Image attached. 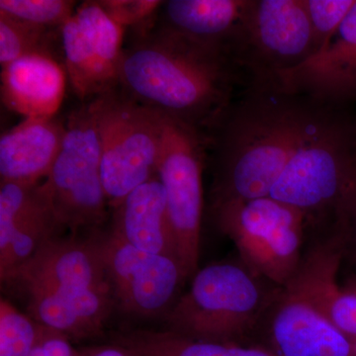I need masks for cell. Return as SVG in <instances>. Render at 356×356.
Returning <instances> with one entry per match:
<instances>
[{"label": "cell", "mask_w": 356, "mask_h": 356, "mask_svg": "<svg viewBox=\"0 0 356 356\" xmlns=\"http://www.w3.org/2000/svg\"><path fill=\"white\" fill-rule=\"evenodd\" d=\"M331 106L275 84L248 86L207 135L214 161L212 207L268 197Z\"/></svg>", "instance_id": "obj_1"}, {"label": "cell", "mask_w": 356, "mask_h": 356, "mask_svg": "<svg viewBox=\"0 0 356 356\" xmlns=\"http://www.w3.org/2000/svg\"><path fill=\"white\" fill-rule=\"evenodd\" d=\"M124 47L118 88L131 99L208 135L242 74L229 54L151 23Z\"/></svg>", "instance_id": "obj_2"}, {"label": "cell", "mask_w": 356, "mask_h": 356, "mask_svg": "<svg viewBox=\"0 0 356 356\" xmlns=\"http://www.w3.org/2000/svg\"><path fill=\"white\" fill-rule=\"evenodd\" d=\"M3 283L22 292L33 320L70 341L99 336L116 304L95 232L51 238Z\"/></svg>", "instance_id": "obj_3"}, {"label": "cell", "mask_w": 356, "mask_h": 356, "mask_svg": "<svg viewBox=\"0 0 356 356\" xmlns=\"http://www.w3.org/2000/svg\"><path fill=\"white\" fill-rule=\"evenodd\" d=\"M356 194V114L332 106L297 149L269 197L327 229L348 216Z\"/></svg>", "instance_id": "obj_4"}, {"label": "cell", "mask_w": 356, "mask_h": 356, "mask_svg": "<svg viewBox=\"0 0 356 356\" xmlns=\"http://www.w3.org/2000/svg\"><path fill=\"white\" fill-rule=\"evenodd\" d=\"M281 288L241 262L198 269L163 316L168 331L195 341L243 344L262 329Z\"/></svg>", "instance_id": "obj_5"}, {"label": "cell", "mask_w": 356, "mask_h": 356, "mask_svg": "<svg viewBox=\"0 0 356 356\" xmlns=\"http://www.w3.org/2000/svg\"><path fill=\"white\" fill-rule=\"evenodd\" d=\"M102 149V179L109 207L158 177L165 115L117 88L90 100Z\"/></svg>", "instance_id": "obj_6"}, {"label": "cell", "mask_w": 356, "mask_h": 356, "mask_svg": "<svg viewBox=\"0 0 356 356\" xmlns=\"http://www.w3.org/2000/svg\"><path fill=\"white\" fill-rule=\"evenodd\" d=\"M218 228L252 273L285 287L303 259V213L271 197L229 201L212 207Z\"/></svg>", "instance_id": "obj_7"}, {"label": "cell", "mask_w": 356, "mask_h": 356, "mask_svg": "<svg viewBox=\"0 0 356 356\" xmlns=\"http://www.w3.org/2000/svg\"><path fill=\"white\" fill-rule=\"evenodd\" d=\"M64 142L42 188L58 226L72 235L91 233L109 207L102 179V149L90 102L74 110L65 123Z\"/></svg>", "instance_id": "obj_8"}, {"label": "cell", "mask_w": 356, "mask_h": 356, "mask_svg": "<svg viewBox=\"0 0 356 356\" xmlns=\"http://www.w3.org/2000/svg\"><path fill=\"white\" fill-rule=\"evenodd\" d=\"M228 51L248 86L303 64L316 51L304 0H250Z\"/></svg>", "instance_id": "obj_9"}, {"label": "cell", "mask_w": 356, "mask_h": 356, "mask_svg": "<svg viewBox=\"0 0 356 356\" xmlns=\"http://www.w3.org/2000/svg\"><path fill=\"white\" fill-rule=\"evenodd\" d=\"M165 117L158 177L165 188L166 215L175 252L188 278L199 269L207 136Z\"/></svg>", "instance_id": "obj_10"}, {"label": "cell", "mask_w": 356, "mask_h": 356, "mask_svg": "<svg viewBox=\"0 0 356 356\" xmlns=\"http://www.w3.org/2000/svg\"><path fill=\"white\" fill-rule=\"evenodd\" d=\"M125 27L99 1H86L63 25L64 67L77 97L90 102L119 86Z\"/></svg>", "instance_id": "obj_11"}, {"label": "cell", "mask_w": 356, "mask_h": 356, "mask_svg": "<svg viewBox=\"0 0 356 356\" xmlns=\"http://www.w3.org/2000/svg\"><path fill=\"white\" fill-rule=\"evenodd\" d=\"M115 302L139 317L165 316L177 298L185 275L177 259L152 254L124 242L111 232H95Z\"/></svg>", "instance_id": "obj_12"}, {"label": "cell", "mask_w": 356, "mask_h": 356, "mask_svg": "<svg viewBox=\"0 0 356 356\" xmlns=\"http://www.w3.org/2000/svg\"><path fill=\"white\" fill-rule=\"evenodd\" d=\"M348 241V229L343 224L325 229V235L304 252L298 271L285 287L308 301L348 339L356 341V281L343 286L337 280Z\"/></svg>", "instance_id": "obj_13"}, {"label": "cell", "mask_w": 356, "mask_h": 356, "mask_svg": "<svg viewBox=\"0 0 356 356\" xmlns=\"http://www.w3.org/2000/svg\"><path fill=\"white\" fill-rule=\"evenodd\" d=\"M277 88L323 104L356 102V1L330 43L303 64L274 77Z\"/></svg>", "instance_id": "obj_14"}, {"label": "cell", "mask_w": 356, "mask_h": 356, "mask_svg": "<svg viewBox=\"0 0 356 356\" xmlns=\"http://www.w3.org/2000/svg\"><path fill=\"white\" fill-rule=\"evenodd\" d=\"M39 184L1 182L0 187V278L1 282L60 231Z\"/></svg>", "instance_id": "obj_15"}, {"label": "cell", "mask_w": 356, "mask_h": 356, "mask_svg": "<svg viewBox=\"0 0 356 356\" xmlns=\"http://www.w3.org/2000/svg\"><path fill=\"white\" fill-rule=\"evenodd\" d=\"M270 348L280 356H356L353 341L292 290L281 288L267 314Z\"/></svg>", "instance_id": "obj_16"}, {"label": "cell", "mask_w": 356, "mask_h": 356, "mask_svg": "<svg viewBox=\"0 0 356 356\" xmlns=\"http://www.w3.org/2000/svg\"><path fill=\"white\" fill-rule=\"evenodd\" d=\"M67 76L57 58L25 56L1 69L2 102L26 119L55 117L64 100Z\"/></svg>", "instance_id": "obj_17"}, {"label": "cell", "mask_w": 356, "mask_h": 356, "mask_svg": "<svg viewBox=\"0 0 356 356\" xmlns=\"http://www.w3.org/2000/svg\"><path fill=\"white\" fill-rule=\"evenodd\" d=\"M65 124L56 117L28 118L0 139L1 182L39 184L46 178L64 142Z\"/></svg>", "instance_id": "obj_18"}, {"label": "cell", "mask_w": 356, "mask_h": 356, "mask_svg": "<svg viewBox=\"0 0 356 356\" xmlns=\"http://www.w3.org/2000/svg\"><path fill=\"white\" fill-rule=\"evenodd\" d=\"M250 4V0H170L163 1L154 23L229 54Z\"/></svg>", "instance_id": "obj_19"}, {"label": "cell", "mask_w": 356, "mask_h": 356, "mask_svg": "<svg viewBox=\"0 0 356 356\" xmlns=\"http://www.w3.org/2000/svg\"><path fill=\"white\" fill-rule=\"evenodd\" d=\"M110 232L136 248L178 261L166 215L165 188L158 177L140 185L114 208Z\"/></svg>", "instance_id": "obj_20"}, {"label": "cell", "mask_w": 356, "mask_h": 356, "mask_svg": "<svg viewBox=\"0 0 356 356\" xmlns=\"http://www.w3.org/2000/svg\"><path fill=\"white\" fill-rule=\"evenodd\" d=\"M114 343L139 356H280L267 348L195 341L168 330L126 332Z\"/></svg>", "instance_id": "obj_21"}, {"label": "cell", "mask_w": 356, "mask_h": 356, "mask_svg": "<svg viewBox=\"0 0 356 356\" xmlns=\"http://www.w3.org/2000/svg\"><path fill=\"white\" fill-rule=\"evenodd\" d=\"M62 28L31 24L0 13V64L2 67L18 58L42 54L57 58L56 44Z\"/></svg>", "instance_id": "obj_22"}, {"label": "cell", "mask_w": 356, "mask_h": 356, "mask_svg": "<svg viewBox=\"0 0 356 356\" xmlns=\"http://www.w3.org/2000/svg\"><path fill=\"white\" fill-rule=\"evenodd\" d=\"M41 325L7 300L0 301V356H29L38 341Z\"/></svg>", "instance_id": "obj_23"}, {"label": "cell", "mask_w": 356, "mask_h": 356, "mask_svg": "<svg viewBox=\"0 0 356 356\" xmlns=\"http://www.w3.org/2000/svg\"><path fill=\"white\" fill-rule=\"evenodd\" d=\"M76 9V2L67 0H0V13L49 28H62Z\"/></svg>", "instance_id": "obj_24"}, {"label": "cell", "mask_w": 356, "mask_h": 356, "mask_svg": "<svg viewBox=\"0 0 356 356\" xmlns=\"http://www.w3.org/2000/svg\"><path fill=\"white\" fill-rule=\"evenodd\" d=\"M356 0H304L315 42V55L330 43Z\"/></svg>", "instance_id": "obj_25"}, {"label": "cell", "mask_w": 356, "mask_h": 356, "mask_svg": "<svg viewBox=\"0 0 356 356\" xmlns=\"http://www.w3.org/2000/svg\"><path fill=\"white\" fill-rule=\"evenodd\" d=\"M107 14L117 23L127 26H138L151 19L163 1L156 0H108L99 1Z\"/></svg>", "instance_id": "obj_26"}, {"label": "cell", "mask_w": 356, "mask_h": 356, "mask_svg": "<svg viewBox=\"0 0 356 356\" xmlns=\"http://www.w3.org/2000/svg\"><path fill=\"white\" fill-rule=\"evenodd\" d=\"M41 325V324H40ZM29 356H79L70 339L62 332L41 325L38 341Z\"/></svg>", "instance_id": "obj_27"}, {"label": "cell", "mask_w": 356, "mask_h": 356, "mask_svg": "<svg viewBox=\"0 0 356 356\" xmlns=\"http://www.w3.org/2000/svg\"><path fill=\"white\" fill-rule=\"evenodd\" d=\"M76 351L79 356H139L116 343L111 346H88Z\"/></svg>", "instance_id": "obj_28"}, {"label": "cell", "mask_w": 356, "mask_h": 356, "mask_svg": "<svg viewBox=\"0 0 356 356\" xmlns=\"http://www.w3.org/2000/svg\"><path fill=\"white\" fill-rule=\"evenodd\" d=\"M350 241H348V250H346V259L356 262V194L353 202L350 204V211L346 217Z\"/></svg>", "instance_id": "obj_29"}, {"label": "cell", "mask_w": 356, "mask_h": 356, "mask_svg": "<svg viewBox=\"0 0 356 356\" xmlns=\"http://www.w3.org/2000/svg\"><path fill=\"white\" fill-rule=\"evenodd\" d=\"M353 346H355V353H356V341H353Z\"/></svg>", "instance_id": "obj_30"}, {"label": "cell", "mask_w": 356, "mask_h": 356, "mask_svg": "<svg viewBox=\"0 0 356 356\" xmlns=\"http://www.w3.org/2000/svg\"><path fill=\"white\" fill-rule=\"evenodd\" d=\"M353 264H355V266L356 267V262H353Z\"/></svg>", "instance_id": "obj_31"}]
</instances>
